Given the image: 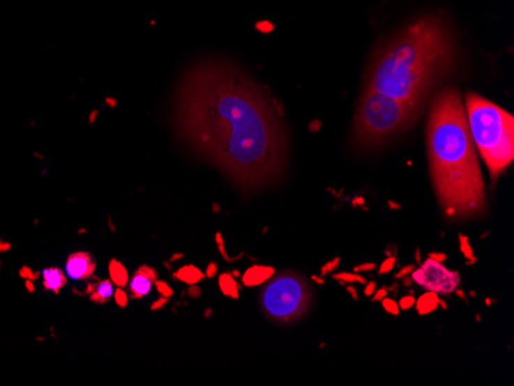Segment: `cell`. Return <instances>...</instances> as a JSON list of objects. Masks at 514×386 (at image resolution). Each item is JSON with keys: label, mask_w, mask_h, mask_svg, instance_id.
Wrapping results in <instances>:
<instances>
[{"label": "cell", "mask_w": 514, "mask_h": 386, "mask_svg": "<svg viewBox=\"0 0 514 386\" xmlns=\"http://www.w3.org/2000/svg\"><path fill=\"white\" fill-rule=\"evenodd\" d=\"M179 137L243 192L262 191L285 173L288 137L275 103L247 72L205 61L185 72L176 94Z\"/></svg>", "instance_id": "1"}, {"label": "cell", "mask_w": 514, "mask_h": 386, "mask_svg": "<svg viewBox=\"0 0 514 386\" xmlns=\"http://www.w3.org/2000/svg\"><path fill=\"white\" fill-rule=\"evenodd\" d=\"M454 63L456 42L450 26L441 16H423L372 54L363 86L423 111Z\"/></svg>", "instance_id": "2"}, {"label": "cell", "mask_w": 514, "mask_h": 386, "mask_svg": "<svg viewBox=\"0 0 514 386\" xmlns=\"http://www.w3.org/2000/svg\"><path fill=\"white\" fill-rule=\"evenodd\" d=\"M431 180L445 217L464 220L487 210L485 185L456 88L439 91L427 123Z\"/></svg>", "instance_id": "3"}, {"label": "cell", "mask_w": 514, "mask_h": 386, "mask_svg": "<svg viewBox=\"0 0 514 386\" xmlns=\"http://www.w3.org/2000/svg\"><path fill=\"white\" fill-rule=\"evenodd\" d=\"M465 116L473 145L496 180L514 159V117L479 94H467Z\"/></svg>", "instance_id": "4"}, {"label": "cell", "mask_w": 514, "mask_h": 386, "mask_svg": "<svg viewBox=\"0 0 514 386\" xmlns=\"http://www.w3.org/2000/svg\"><path fill=\"white\" fill-rule=\"evenodd\" d=\"M423 111L365 88L357 102L352 140L357 150H376L407 132Z\"/></svg>", "instance_id": "5"}, {"label": "cell", "mask_w": 514, "mask_h": 386, "mask_svg": "<svg viewBox=\"0 0 514 386\" xmlns=\"http://www.w3.org/2000/svg\"><path fill=\"white\" fill-rule=\"evenodd\" d=\"M311 300L312 291L307 279L292 271L274 272L260 293L264 313L278 323L301 321L310 311Z\"/></svg>", "instance_id": "6"}, {"label": "cell", "mask_w": 514, "mask_h": 386, "mask_svg": "<svg viewBox=\"0 0 514 386\" xmlns=\"http://www.w3.org/2000/svg\"><path fill=\"white\" fill-rule=\"evenodd\" d=\"M411 279L421 288L434 291L439 295L451 294L460 285V274L458 271L448 270L444 263L436 262L433 258L423 261L419 268L411 272Z\"/></svg>", "instance_id": "7"}, {"label": "cell", "mask_w": 514, "mask_h": 386, "mask_svg": "<svg viewBox=\"0 0 514 386\" xmlns=\"http://www.w3.org/2000/svg\"><path fill=\"white\" fill-rule=\"evenodd\" d=\"M93 270V261L91 257L85 252H76L73 254L65 266V274L66 277L71 280H84L89 276V272Z\"/></svg>", "instance_id": "8"}, {"label": "cell", "mask_w": 514, "mask_h": 386, "mask_svg": "<svg viewBox=\"0 0 514 386\" xmlns=\"http://www.w3.org/2000/svg\"><path fill=\"white\" fill-rule=\"evenodd\" d=\"M274 272V268H270V266H252L243 276V284L248 286L264 285Z\"/></svg>", "instance_id": "9"}, {"label": "cell", "mask_w": 514, "mask_h": 386, "mask_svg": "<svg viewBox=\"0 0 514 386\" xmlns=\"http://www.w3.org/2000/svg\"><path fill=\"white\" fill-rule=\"evenodd\" d=\"M153 272H145V271H140L137 272L136 276L133 277L131 284H130V288L134 295L137 297H144L146 294H150L151 288H153Z\"/></svg>", "instance_id": "10"}, {"label": "cell", "mask_w": 514, "mask_h": 386, "mask_svg": "<svg viewBox=\"0 0 514 386\" xmlns=\"http://www.w3.org/2000/svg\"><path fill=\"white\" fill-rule=\"evenodd\" d=\"M439 299L441 295L434 291H425L419 299L416 300V311L419 316H427L434 313V311L439 308Z\"/></svg>", "instance_id": "11"}, {"label": "cell", "mask_w": 514, "mask_h": 386, "mask_svg": "<svg viewBox=\"0 0 514 386\" xmlns=\"http://www.w3.org/2000/svg\"><path fill=\"white\" fill-rule=\"evenodd\" d=\"M43 285L50 291H59L65 284V274L59 268H47L42 272Z\"/></svg>", "instance_id": "12"}, {"label": "cell", "mask_w": 514, "mask_h": 386, "mask_svg": "<svg viewBox=\"0 0 514 386\" xmlns=\"http://www.w3.org/2000/svg\"><path fill=\"white\" fill-rule=\"evenodd\" d=\"M333 279L338 280L340 285H347V284H367V279H365L361 272H331Z\"/></svg>", "instance_id": "13"}, {"label": "cell", "mask_w": 514, "mask_h": 386, "mask_svg": "<svg viewBox=\"0 0 514 386\" xmlns=\"http://www.w3.org/2000/svg\"><path fill=\"white\" fill-rule=\"evenodd\" d=\"M459 247H460L462 254H464L465 258H467V265L476 263L478 258H476L474 254H473V248H471V243H470V239H468V236H465V234L459 236Z\"/></svg>", "instance_id": "14"}, {"label": "cell", "mask_w": 514, "mask_h": 386, "mask_svg": "<svg viewBox=\"0 0 514 386\" xmlns=\"http://www.w3.org/2000/svg\"><path fill=\"white\" fill-rule=\"evenodd\" d=\"M113 291H114V288L111 281H100V284H98V286H96L94 297H98V299L100 300H107L111 295H113Z\"/></svg>", "instance_id": "15"}, {"label": "cell", "mask_w": 514, "mask_h": 386, "mask_svg": "<svg viewBox=\"0 0 514 386\" xmlns=\"http://www.w3.org/2000/svg\"><path fill=\"white\" fill-rule=\"evenodd\" d=\"M220 288L225 294L234 297V299L237 297V286L233 281V279H231L229 276H222L220 277Z\"/></svg>", "instance_id": "16"}, {"label": "cell", "mask_w": 514, "mask_h": 386, "mask_svg": "<svg viewBox=\"0 0 514 386\" xmlns=\"http://www.w3.org/2000/svg\"><path fill=\"white\" fill-rule=\"evenodd\" d=\"M381 303H382V308H384L388 314H391V316H399V314H400V308H399V305H398V302L394 300V299H391V297L386 295L385 299H382V300H381Z\"/></svg>", "instance_id": "17"}, {"label": "cell", "mask_w": 514, "mask_h": 386, "mask_svg": "<svg viewBox=\"0 0 514 386\" xmlns=\"http://www.w3.org/2000/svg\"><path fill=\"white\" fill-rule=\"evenodd\" d=\"M398 263V258L394 256H388L385 261L379 265V274H388L394 270V265Z\"/></svg>", "instance_id": "18"}, {"label": "cell", "mask_w": 514, "mask_h": 386, "mask_svg": "<svg viewBox=\"0 0 514 386\" xmlns=\"http://www.w3.org/2000/svg\"><path fill=\"white\" fill-rule=\"evenodd\" d=\"M398 305L400 308V311H408L411 309L416 305V297L413 295V293H409L408 295H404L402 299L398 302Z\"/></svg>", "instance_id": "19"}, {"label": "cell", "mask_w": 514, "mask_h": 386, "mask_svg": "<svg viewBox=\"0 0 514 386\" xmlns=\"http://www.w3.org/2000/svg\"><path fill=\"white\" fill-rule=\"evenodd\" d=\"M339 263H340V258L339 257H334L333 258V261H330V262H326L324 266H322V268H320V276H326V274H331V272H334V271H336L338 270V266H339Z\"/></svg>", "instance_id": "20"}, {"label": "cell", "mask_w": 514, "mask_h": 386, "mask_svg": "<svg viewBox=\"0 0 514 386\" xmlns=\"http://www.w3.org/2000/svg\"><path fill=\"white\" fill-rule=\"evenodd\" d=\"M179 277H181L182 280L196 281V280H199L200 277H202V274H200L199 271H196L195 268H186V270H183L182 274H179Z\"/></svg>", "instance_id": "21"}, {"label": "cell", "mask_w": 514, "mask_h": 386, "mask_svg": "<svg viewBox=\"0 0 514 386\" xmlns=\"http://www.w3.org/2000/svg\"><path fill=\"white\" fill-rule=\"evenodd\" d=\"M414 270H416V265L409 263V265L404 266V268H400V271H399V272H396V276H394V279L400 280V279H404V277H407V276H411V272H413Z\"/></svg>", "instance_id": "22"}, {"label": "cell", "mask_w": 514, "mask_h": 386, "mask_svg": "<svg viewBox=\"0 0 514 386\" xmlns=\"http://www.w3.org/2000/svg\"><path fill=\"white\" fill-rule=\"evenodd\" d=\"M388 291H390V289L386 288V286H382L381 289H376L375 294L371 295V300L372 302H381L382 299H385L386 295H388Z\"/></svg>", "instance_id": "23"}, {"label": "cell", "mask_w": 514, "mask_h": 386, "mask_svg": "<svg viewBox=\"0 0 514 386\" xmlns=\"http://www.w3.org/2000/svg\"><path fill=\"white\" fill-rule=\"evenodd\" d=\"M376 270V263H370V262H365L362 265H357L354 266V272H368V271H375Z\"/></svg>", "instance_id": "24"}, {"label": "cell", "mask_w": 514, "mask_h": 386, "mask_svg": "<svg viewBox=\"0 0 514 386\" xmlns=\"http://www.w3.org/2000/svg\"><path fill=\"white\" fill-rule=\"evenodd\" d=\"M375 291H376V281H367V284H365V289H363V294H365V297H371L372 294H375Z\"/></svg>", "instance_id": "25"}, {"label": "cell", "mask_w": 514, "mask_h": 386, "mask_svg": "<svg viewBox=\"0 0 514 386\" xmlns=\"http://www.w3.org/2000/svg\"><path fill=\"white\" fill-rule=\"evenodd\" d=\"M428 258H433V261H436V262L444 263L446 261V254H444V252H430Z\"/></svg>", "instance_id": "26"}, {"label": "cell", "mask_w": 514, "mask_h": 386, "mask_svg": "<svg viewBox=\"0 0 514 386\" xmlns=\"http://www.w3.org/2000/svg\"><path fill=\"white\" fill-rule=\"evenodd\" d=\"M344 286H345L347 291L349 293V295H352V299H353V300H359V293H357V289H356L352 284H347V285H344Z\"/></svg>", "instance_id": "27"}, {"label": "cell", "mask_w": 514, "mask_h": 386, "mask_svg": "<svg viewBox=\"0 0 514 386\" xmlns=\"http://www.w3.org/2000/svg\"><path fill=\"white\" fill-rule=\"evenodd\" d=\"M311 281H315V284H317V285H324L325 284V280H324V277L322 276H311Z\"/></svg>", "instance_id": "28"}, {"label": "cell", "mask_w": 514, "mask_h": 386, "mask_svg": "<svg viewBox=\"0 0 514 386\" xmlns=\"http://www.w3.org/2000/svg\"><path fill=\"white\" fill-rule=\"evenodd\" d=\"M402 280V285H404V286H411V284H413V279H411V276H409V277H404V279H400Z\"/></svg>", "instance_id": "29"}, {"label": "cell", "mask_w": 514, "mask_h": 386, "mask_svg": "<svg viewBox=\"0 0 514 386\" xmlns=\"http://www.w3.org/2000/svg\"><path fill=\"white\" fill-rule=\"evenodd\" d=\"M414 258H416V262H417V263H419V265L422 263V257H421V248H417V249H416V252H414Z\"/></svg>", "instance_id": "30"}, {"label": "cell", "mask_w": 514, "mask_h": 386, "mask_svg": "<svg viewBox=\"0 0 514 386\" xmlns=\"http://www.w3.org/2000/svg\"><path fill=\"white\" fill-rule=\"evenodd\" d=\"M388 206L391 208V210H400V208H402V205H399V203H394V202H393V200H388Z\"/></svg>", "instance_id": "31"}, {"label": "cell", "mask_w": 514, "mask_h": 386, "mask_svg": "<svg viewBox=\"0 0 514 386\" xmlns=\"http://www.w3.org/2000/svg\"><path fill=\"white\" fill-rule=\"evenodd\" d=\"M363 203V199L362 197H356L354 200H353V206H356V205H362Z\"/></svg>", "instance_id": "32"}, {"label": "cell", "mask_w": 514, "mask_h": 386, "mask_svg": "<svg viewBox=\"0 0 514 386\" xmlns=\"http://www.w3.org/2000/svg\"><path fill=\"white\" fill-rule=\"evenodd\" d=\"M439 307L444 308V309L448 308V305H446V302H445V300H442V299H439Z\"/></svg>", "instance_id": "33"}]
</instances>
